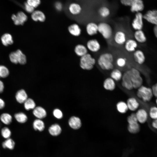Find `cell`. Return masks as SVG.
<instances>
[{
  "mask_svg": "<svg viewBox=\"0 0 157 157\" xmlns=\"http://www.w3.org/2000/svg\"><path fill=\"white\" fill-rule=\"evenodd\" d=\"M114 57L109 52L102 53L98 57L97 63L99 67L105 71L112 70L114 67Z\"/></svg>",
  "mask_w": 157,
  "mask_h": 157,
  "instance_id": "6da1fadb",
  "label": "cell"
},
{
  "mask_svg": "<svg viewBox=\"0 0 157 157\" xmlns=\"http://www.w3.org/2000/svg\"><path fill=\"white\" fill-rule=\"evenodd\" d=\"M98 33L105 40H108L112 37L113 35L112 27L108 23L105 22H101L98 24Z\"/></svg>",
  "mask_w": 157,
  "mask_h": 157,
  "instance_id": "7a4b0ae2",
  "label": "cell"
},
{
  "mask_svg": "<svg viewBox=\"0 0 157 157\" xmlns=\"http://www.w3.org/2000/svg\"><path fill=\"white\" fill-rule=\"evenodd\" d=\"M96 62L95 58L91 54L88 53L81 57L80 65L83 69L90 70L93 69Z\"/></svg>",
  "mask_w": 157,
  "mask_h": 157,
  "instance_id": "3957f363",
  "label": "cell"
},
{
  "mask_svg": "<svg viewBox=\"0 0 157 157\" xmlns=\"http://www.w3.org/2000/svg\"><path fill=\"white\" fill-rule=\"evenodd\" d=\"M137 95L145 102L150 101L154 96L152 88L143 85L138 89Z\"/></svg>",
  "mask_w": 157,
  "mask_h": 157,
  "instance_id": "277c9868",
  "label": "cell"
},
{
  "mask_svg": "<svg viewBox=\"0 0 157 157\" xmlns=\"http://www.w3.org/2000/svg\"><path fill=\"white\" fill-rule=\"evenodd\" d=\"M128 70L133 88L138 89L142 85L143 81L140 71L133 67L128 69Z\"/></svg>",
  "mask_w": 157,
  "mask_h": 157,
  "instance_id": "5b68a950",
  "label": "cell"
},
{
  "mask_svg": "<svg viewBox=\"0 0 157 157\" xmlns=\"http://www.w3.org/2000/svg\"><path fill=\"white\" fill-rule=\"evenodd\" d=\"M113 37L114 43L119 46L124 45L127 39L126 33L122 29L117 30L113 34Z\"/></svg>",
  "mask_w": 157,
  "mask_h": 157,
  "instance_id": "8992f818",
  "label": "cell"
},
{
  "mask_svg": "<svg viewBox=\"0 0 157 157\" xmlns=\"http://www.w3.org/2000/svg\"><path fill=\"white\" fill-rule=\"evenodd\" d=\"M143 15L141 12L136 13L131 23V27L135 31L142 30L143 26Z\"/></svg>",
  "mask_w": 157,
  "mask_h": 157,
  "instance_id": "52a82bcc",
  "label": "cell"
},
{
  "mask_svg": "<svg viewBox=\"0 0 157 157\" xmlns=\"http://www.w3.org/2000/svg\"><path fill=\"white\" fill-rule=\"evenodd\" d=\"M86 47L88 50L93 53H96L100 50L101 45L99 41L96 39H92L87 42Z\"/></svg>",
  "mask_w": 157,
  "mask_h": 157,
  "instance_id": "ba28073f",
  "label": "cell"
},
{
  "mask_svg": "<svg viewBox=\"0 0 157 157\" xmlns=\"http://www.w3.org/2000/svg\"><path fill=\"white\" fill-rule=\"evenodd\" d=\"M135 114L139 123L143 124L147 121L149 117L148 113L145 108L139 109Z\"/></svg>",
  "mask_w": 157,
  "mask_h": 157,
  "instance_id": "9c48e42d",
  "label": "cell"
},
{
  "mask_svg": "<svg viewBox=\"0 0 157 157\" xmlns=\"http://www.w3.org/2000/svg\"><path fill=\"white\" fill-rule=\"evenodd\" d=\"M122 80L121 84L123 87L129 90L133 88L128 70L123 73Z\"/></svg>",
  "mask_w": 157,
  "mask_h": 157,
  "instance_id": "30bf717a",
  "label": "cell"
},
{
  "mask_svg": "<svg viewBox=\"0 0 157 157\" xmlns=\"http://www.w3.org/2000/svg\"><path fill=\"white\" fill-rule=\"evenodd\" d=\"M143 19L148 22L156 25H157V10L148 11L143 15Z\"/></svg>",
  "mask_w": 157,
  "mask_h": 157,
  "instance_id": "8fae6325",
  "label": "cell"
},
{
  "mask_svg": "<svg viewBox=\"0 0 157 157\" xmlns=\"http://www.w3.org/2000/svg\"><path fill=\"white\" fill-rule=\"evenodd\" d=\"M138 46V43L134 39L129 38L127 39L124 44L125 51L129 53H133Z\"/></svg>",
  "mask_w": 157,
  "mask_h": 157,
  "instance_id": "7c38bea8",
  "label": "cell"
},
{
  "mask_svg": "<svg viewBox=\"0 0 157 157\" xmlns=\"http://www.w3.org/2000/svg\"><path fill=\"white\" fill-rule=\"evenodd\" d=\"M11 18L15 24L17 25H22L27 19V15L24 12L20 11L16 15H12Z\"/></svg>",
  "mask_w": 157,
  "mask_h": 157,
  "instance_id": "4fadbf2b",
  "label": "cell"
},
{
  "mask_svg": "<svg viewBox=\"0 0 157 157\" xmlns=\"http://www.w3.org/2000/svg\"><path fill=\"white\" fill-rule=\"evenodd\" d=\"M130 10L132 13L140 12L144 8V6L142 0H133L130 6Z\"/></svg>",
  "mask_w": 157,
  "mask_h": 157,
  "instance_id": "5bb4252c",
  "label": "cell"
},
{
  "mask_svg": "<svg viewBox=\"0 0 157 157\" xmlns=\"http://www.w3.org/2000/svg\"><path fill=\"white\" fill-rule=\"evenodd\" d=\"M86 31L88 35L90 36H93L98 33V25L94 22L88 23L86 26Z\"/></svg>",
  "mask_w": 157,
  "mask_h": 157,
  "instance_id": "9a60e30c",
  "label": "cell"
},
{
  "mask_svg": "<svg viewBox=\"0 0 157 157\" xmlns=\"http://www.w3.org/2000/svg\"><path fill=\"white\" fill-rule=\"evenodd\" d=\"M133 58L137 64L142 65L145 62V57L144 52L141 50H136L133 53Z\"/></svg>",
  "mask_w": 157,
  "mask_h": 157,
  "instance_id": "2e32d148",
  "label": "cell"
},
{
  "mask_svg": "<svg viewBox=\"0 0 157 157\" xmlns=\"http://www.w3.org/2000/svg\"><path fill=\"white\" fill-rule=\"evenodd\" d=\"M128 109L132 111L137 110L139 108L140 104L138 100L133 97L129 98L126 101Z\"/></svg>",
  "mask_w": 157,
  "mask_h": 157,
  "instance_id": "e0dca14e",
  "label": "cell"
},
{
  "mask_svg": "<svg viewBox=\"0 0 157 157\" xmlns=\"http://www.w3.org/2000/svg\"><path fill=\"white\" fill-rule=\"evenodd\" d=\"M133 37L138 43H144L147 40L146 35L142 30L135 31L133 33Z\"/></svg>",
  "mask_w": 157,
  "mask_h": 157,
  "instance_id": "ac0fdd59",
  "label": "cell"
},
{
  "mask_svg": "<svg viewBox=\"0 0 157 157\" xmlns=\"http://www.w3.org/2000/svg\"><path fill=\"white\" fill-rule=\"evenodd\" d=\"M103 85L106 90L113 91L114 90L116 87L115 81L110 77H107L104 80Z\"/></svg>",
  "mask_w": 157,
  "mask_h": 157,
  "instance_id": "d6986e66",
  "label": "cell"
},
{
  "mask_svg": "<svg viewBox=\"0 0 157 157\" xmlns=\"http://www.w3.org/2000/svg\"><path fill=\"white\" fill-rule=\"evenodd\" d=\"M68 123L69 126L74 129H79L82 124L81 119L75 116L71 117L69 120Z\"/></svg>",
  "mask_w": 157,
  "mask_h": 157,
  "instance_id": "ffe728a7",
  "label": "cell"
},
{
  "mask_svg": "<svg viewBox=\"0 0 157 157\" xmlns=\"http://www.w3.org/2000/svg\"><path fill=\"white\" fill-rule=\"evenodd\" d=\"M31 17L34 21L40 22H44L46 19V17L44 13L39 10H34L32 13Z\"/></svg>",
  "mask_w": 157,
  "mask_h": 157,
  "instance_id": "44dd1931",
  "label": "cell"
},
{
  "mask_svg": "<svg viewBox=\"0 0 157 157\" xmlns=\"http://www.w3.org/2000/svg\"><path fill=\"white\" fill-rule=\"evenodd\" d=\"M34 115L38 119H42L45 117L47 115L45 110L40 106L35 107L33 111Z\"/></svg>",
  "mask_w": 157,
  "mask_h": 157,
  "instance_id": "7402d4cb",
  "label": "cell"
},
{
  "mask_svg": "<svg viewBox=\"0 0 157 157\" xmlns=\"http://www.w3.org/2000/svg\"><path fill=\"white\" fill-rule=\"evenodd\" d=\"M88 51L86 46L82 44H78L76 45L74 48L75 53L78 56L80 57L88 53Z\"/></svg>",
  "mask_w": 157,
  "mask_h": 157,
  "instance_id": "603a6c76",
  "label": "cell"
},
{
  "mask_svg": "<svg viewBox=\"0 0 157 157\" xmlns=\"http://www.w3.org/2000/svg\"><path fill=\"white\" fill-rule=\"evenodd\" d=\"M69 33L75 36H79L81 34V30L79 26L76 24H72L68 28Z\"/></svg>",
  "mask_w": 157,
  "mask_h": 157,
  "instance_id": "cb8c5ba5",
  "label": "cell"
},
{
  "mask_svg": "<svg viewBox=\"0 0 157 157\" xmlns=\"http://www.w3.org/2000/svg\"><path fill=\"white\" fill-rule=\"evenodd\" d=\"M15 98L18 102L22 104L24 103L28 99V96L25 91L23 89H22L17 92Z\"/></svg>",
  "mask_w": 157,
  "mask_h": 157,
  "instance_id": "d4e9b609",
  "label": "cell"
},
{
  "mask_svg": "<svg viewBox=\"0 0 157 157\" xmlns=\"http://www.w3.org/2000/svg\"><path fill=\"white\" fill-rule=\"evenodd\" d=\"M48 130L51 135L53 136H56L61 133L62 129L59 124H56L51 125L49 127Z\"/></svg>",
  "mask_w": 157,
  "mask_h": 157,
  "instance_id": "484cf974",
  "label": "cell"
},
{
  "mask_svg": "<svg viewBox=\"0 0 157 157\" xmlns=\"http://www.w3.org/2000/svg\"><path fill=\"white\" fill-rule=\"evenodd\" d=\"M123 74L118 68L113 69L110 73V77L115 81H118L122 80Z\"/></svg>",
  "mask_w": 157,
  "mask_h": 157,
  "instance_id": "4316f807",
  "label": "cell"
},
{
  "mask_svg": "<svg viewBox=\"0 0 157 157\" xmlns=\"http://www.w3.org/2000/svg\"><path fill=\"white\" fill-rule=\"evenodd\" d=\"M69 10L71 14L76 15L80 13L82 8L78 4L74 3L69 5Z\"/></svg>",
  "mask_w": 157,
  "mask_h": 157,
  "instance_id": "83f0119b",
  "label": "cell"
},
{
  "mask_svg": "<svg viewBox=\"0 0 157 157\" xmlns=\"http://www.w3.org/2000/svg\"><path fill=\"white\" fill-rule=\"evenodd\" d=\"M128 130L131 133L136 134L139 132L140 126L138 122H134L128 124Z\"/></svg>",
  "mask_w": 157,
  "mask_h": 157,
  "instance_id": "f1b7e54d",
  "label": "cell"
},
{
  "mask_svg": "<svg viewBox=\"0 0 157 157\" xmlns=\"http://www.w3.org/2000/svg\"><path fill=\"white\" fill-rule=\"evenodd\" d=\"M116 107L117 111L122 114L126 113L129 110L126 103L123 101L117 103Z\"/></svg>",
  "mask_w": 157,
  "mask_h": 157,
  "instance_id": "f546056e",
  "label": "cell"
},
{
  "mask_svg": "<svg viewBox=\"0 0 157 157\" xmlns=\"http://www.w3.org/2000/svg\"><path fill=\"white\" fill-rule=\"evenodd\" d=\"M3 44L5 46H8L12 44L13 42L11 35L9 33L3 34L1 38Z\"/></svg>",
  "mask_w": 157,
  "mask_h": 157,
  "instance_id": "4dcf8cb0",
  "label": "cell"
},
{
  "mask_svg": "<svg viewBox=\"0 0 157 157\" xmlns=\"http://www.w3.org/2000/svg\"><path fill=\"white\" fill-rule=\"evenodd\" d=\"M33 129L35 130L42 131L45 128V125L44 122L40 119H36L34 120L33 123Z\"/></svg>",
  "mask_w": 157,
  "mask_h": 157,
  "instance_id": "1f68e13d",
  "label": "cell"
},
{
  "mask_svg": "<svg viewBox=\"0 0 157 157\" xmlns=\"http://www.w3.org/2000/svg\"><path fill=\"white\" fill-rule=\"evenodd\" d=\"M115 64L119 68H123L125 67L127 63V58L123 56L117 57L115 61Z\"/></svg>",
  "mask_w": 157,
  "mask_h": 157,
  "instance_id": "d6a6232c",
  "label": "cell"
},
{
  "mask_svg": "<svg viewBox=\"0 0 157 157\" xmlns=\"http://www.w3.org/2000/svg\"><path fill=\"white\" fill-rule=\"evenodd\" d=\"M98 13L100 16L103 18L108 17L110 14V10L106 6L101 7L99 10Z\"/></svg>",
  "mask_w": 157,
  "mask_h": 157,
  "instance_id": "836d02e7",
  "label": "cell"
},
{
  "mask_svg": "<svg viewBox=\"0 0 157 157\" xmlns=\"http://www.w3.org/2000/svg\"><path fill=\"white\" fill-rule=\"evenodd\" d=\"M24 103V108L26 110L33 109L35 107V103L31 99L28 98Z\"/></svg>",
  "mask_w": 157,
  "mask_h": 157,
  "instance_id": "e575fe53",
  "label": "cell"
},
{
  "mask_svg": "<svg viewBox=\"0 0 157 157\" xmlns=\"http://www.w3.org/2000/svg\"><path fill=\"white\" fill-rule=\"evenodd\" d=\"M2 146L4 148H8L11 150L13 149L15 147V142L12 139L8 138L3 142Z\"/></svg>",
  "mask_w": 157,
  "mask_h": 157,
  "instance_id": "d590c367",
  "label": "cell"
},
{
  "mask_svg": "<svg viewBox=\"0 0 157 157\" xmlns=\"http://www.w3.org/2000/svg\"><path fill=\"white\" fill-rule=\"evenodd\" d=\"M12 118L11 116L8 113H3L1 115L0 117L1 122L7 125L9 124L11 122Z\"/></svg>",
  "mask_w": 157,
  "mask_h": 157,
  "instance_id": "8d00e7d4",
  "label": "cell"
},
{
  "mask_svg": "<svg viewBox=\"0 0 157 157\" xmlns=\"http://www.w3.org/2000/svg\"><path fill=\"white\" fill-rule=\"evenodd\" d=\"M14 117L18 122L21 123L25 122L27 120V117L26 115L22 112L15 114Z\"/></svg>",
  "mask_w": 157,
  "mask_h": 157,
  "instance_id": "74e56055",
  "label": "cell"
},
{
  "mask_svg": "<svg viewBox=\"0 0 157 157\" xmlns=\"http://www.w3.org/2000/svg\"><path fill=\"white\" fill-rule=\"evenodd\" d=\"M16 51L18 56V63L21 65L25 64L26 62L25 55L19 49L17 50Z\"/></svg>",
  "mask_w": 157,
  "mask_h": 157,
  "instance_id": "f35d334b",
  "label": "cell"
},
{
  "mask_svg": "<svg viewBox=\"0 0 157 157\" xmlns=\"http://www.w3.org/2000/svg\"><path fill=\"white\" fill-rule=\"evenodd\" d=\"M148 114L149 117L153 120L157 119V106H153L149 108Z\"/></svg>",
  "mask_w": 157,
  "mask_h": 157,
  "instance_id": "ab89813d",
  "label": "cell"
},
{
  "mask_svg": "<svg viewBox=\"0 0 157 157\" xmlns=\"http://www.w3.org/2000/svg\"><path fill=\"white\" fill-rule=\"evenodd\" d=\"M8 69L5 66L0 65V78H5L7 77L9 74Z\"/></svg>",
  "mask_w": 157,
  "mask_h": 157,
  "instance_id": "60d3db41",
  "label": "cell"
},
{
  "mask_svg": "<svg viewBox=\"0 0 157 157\" xmlns=\"http://www.w3.org/2000/svg\"><path fill=\"white\" fill-rule=\"evenodd\" d=\"M11 132L10 129L7 127L3 128L1 130L2 136L5 138H9L11 135Z\"/></svg>",
  "mask_w": 157,
  "mask_h": 157,
  "instance_id": "b9f144b4",
  "label": "cell"
},
{
  "mask_svg": "<svg viewBox=\"0 0 157 157\" xmlns=\"http://www.w3.org/2000/svg\"><path fill=\"white\" fill-rule=\"evenodd\" d=\"M9 58L13 63L15 64L18 63V56L16 51L11 53L9 55Z\"/></svg>",
  "mask_w": 157,
  "mask_h": 157,
  "instance_id": "7bdbcfd3",
  "label": "cell"
},
{
  "mask_svg": "<svg viewBox=\"0 0 157 157\" xmlns=\"http://www.w3.org/2000/svg\"><path fill=\"white\" fill-rule=\"evenodd\" d=\"M26 3L34 8L38 7L41 3L40 0H27Z\"/></svg>",
  "mask_w": 157,
  "mask_h": 157,
  "instance_id": "ee69618b",
  "label": "cell"
},
{
  "mask_svg": "<svg viewBox=\"0 0 157 157\" xmlns=\"http://www.w3.org/2000/svg\"><path fill=\"white\" fill-rule=\"evenodd\" d=\"M127 120L128 124L134 122H138L135 113H132L129 116Z\"/></svg>",
  "mask_w": 157,
  "mask_h": 157,
  "instance_id": "f6af8a7d",
  "label": "cell"
},
{
  "mask_svg": "<svg viewBox=\"0 0 157 157\" xmlns=\"http://www.w3.org/2000/svg\"><path fill=\"white\" fill-rule=\"evenodd\" d=\"M54 116L58 119H61L63 116V114L62 111L58 109H56L54 110L53 112Z\"/></svg>",
  "mask_w": 157,
  "mask_h": 157,
  "instance_id": "bcb514c9",
  "label": "cell"
},
{
  "mask_svg": "<svg viewBox=\"0 0 157 157\" xmlns=\"http://www.w3.org/2000/svg\"><path fill=\"white\" fill-rule=\"evenodd\" d=\"M24 8L26 11L29 13H32L35 10V8L26 2L24 3Z\"/></svg>",
  "mask_w": 157,
  "mask_h": 157,
  "instance_id": "7dc6e473",
  "label": "cell"
},
{
  "mask_svg": "<svg viewBox=\"0 0 157 157\" xmlns=\"http://www.w3.org/2000/svg\"><path fill=\"white\" fill-rule=\"evenodd\" d=\"M133 1V0H120L121 3L126 6H130Z\"/></svg>",
  "mask_w": 157,
  "mask_h": 157,
  "instance_id": "c3c4849f",
  "label": "cell"
},
{
  "mask_svg": "<svg viewBox=\"0 0 157 157\" xmlns=\"http://www.w3.org/2000/svg\"><path fill=\"white\" fill-rule=\"evenodd\" d=\"M56 8L58 11H60L62 9L63 5L62 3L59 1L57 2L55 4Z\"/></svg>",
  "mask_w": 157,
  "mask_h": 157,
  "instance_id": "681fc988",
  "label": "cell"
},
{
  "mask_svg": "<svg viewBox=\"0 0 157 157\" xmlns=\"http://www.w3.org/2000/svg\"><path fill=\"white\" fill-rule=\"evenodd\" d=\"M151 88L154 96L157 97V83L154 85Z\"/></svg>",
  "mask_w": 157,
  "mask_h": 157,
  "instance_id": "f907efd6",
  "label": "cell"
},
{
  "mask_svg": "<svg viewBox=\"0 0 157 157\" xmlns=\"http://www.w3.org/2000/svg\"><path fill=\"white\" fill-rule=\"evenodd\" d=\"M151 125L154 129L157 130V119L153 120Z\"/></svg>",
  "mask_w": 157,
  "mask_h": 157,
  "instance_id": "816d5d0a",
  "label": "cell"
},
{
  "mask_svg": "<svg viewBox=\"0 0 157 157\" xmlns=\"http://www.w3.org/2000/svg\"><path fill=\"white\" fill-rule=\"evenodd\" d=\"M5 103L3 99L0 98V109L3 108L5 106Z\"/></svg>",
  "mask_w": 157,
  "mask_h": 157,
  "instance_id": "f5cc1de1",
  "label": "cell"
},
{
  "mask_svg": "<svg viewBox=\"0 0 157 157\" xmlns=\"http://www.w3.org/2000/svg\"><path fill=\"white\" fill-rule=\"evenodd\" d=\"M4 86L3 82L0 80V93L3 92Z\"/></svg>",
  "mask_w": 157,
  "mask_h": 157,
  "instance_id": "db71d44e",
  "label": "cell"
},
{
  "mask_svg": "<svg viewBox=\"0 0 157 157\" xmlns=\"http://www.w3.org/2000/svg\"><path fill=\"white\" fill-rule=\"evenodd\" d=\"M153 31L155 36L157 38V25L154 26Z\"/></svg>",
  "mask_w": 157,
  "mask_h": 157,
  "instance_id": "11a10c76",
  "label": "cell"
},
{
  "mask_svg": "<svg viewBox=\"0 0 157 157\" xmlns=\"http://www.w3.org/2000/svg\"><path fill=\"white\" fill-rule=\"evenodd\" d=\"M156 97V99L155 102H156V106H157V97Z\"/></svg>",
  "mask_w": 157,
  "mask_h": 157,
  "instance_id": "9f6ffc18",
  "label": "cell"
},
{
  "mask_svg": "<svg viewBox=\"0 0 157 157\" xmlns=\"http://www.w3.org/2000/svg\"></svg>",
  "mask_w": 157,
  "mask_h": 157,
  "instance_id": "6f0895ef",
  "label": "cell"
}]
</instances>
